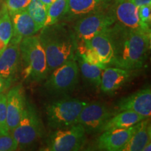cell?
Listing matches in <instances>:
<instances>
[{
    "instance_id": "29",
    "label": "cell",
    "mask_w": 151,
    "mask_h": 151,
    "mask_svg": "<svg viewBox=\"0 0 151 151\" xmlns=\"http://www.w3.org/2000/svg\"><path fill=\"white\" fill-rule=\"evenodd\" d=\"M12 79L5 78L0 76V94L4 93L7 90H9L12 84Z\"/></svg>"
},
{
    "instance_id": "13",
    "label": "cell",
    "mask_w": 151,
    "mask_h": 151,
    "mask_svg": "<svg viewBox=\"0 0 151 151\" xmlns=\"http://www.w3.org/2000/svg\"><path fill=\"white\" fill-rule=\"evenodd\" d=\"M6 96L7 124L11 132L20 122L25 107L26 100L21 85H17L11 88L6 94Z\"/></svg>"
},
{
    "instance_id": "7",
    "label": "cell",
    "mask_w": 151,
    "mask_h": 151,
    "mask_svg": "<svg viewBox=\"0 0 151 151\" xmlns=\"http://www.w3.org/2000/svg\"><path fill=\"white\" fill-rule=\"evenodd\" d=\"M86 132L78 123L69 127L56 129L47 141L43 150L77 151L84 146L86 141Z\"/></svg>"
},
{
    "instance_id": "24",
    "label": "cell",
    "mask_w": 151,
    "mask_h": 151,
    "mask_svg": "<svg viewBox=\"0 0 151 151\" xmlns=\"http://www.w3.org/2000/svg\"><path fill=\"white\" fill-rule=\"evenodd\" d=\"M47 8V6L40 0H31L26 8V11L40 30L43 27L46 21Z\"/></svg>"
},
{
    "instance_id": "32",
    "label": "cell",
    "mask_w": 151,
    "mask_h": 151,
    "mask_svg": "<svg viewBox=\"0 0 151 151\" xmlns=\"http://www.w3.org/2000/svg\"><path fill=\"white\" fill-rule=\"evenodd\" d=\"M40 1H42V2L48 7L49 5L51 4L52 3H53L55 1H56V0H40Z\"/></svg>"
},
{
    "instance_id": "26",
    "label": "cell",
    "mask_w": 151,
    "mask_h": 151,
    "mask_svg": "<svg viewBox=\"0 0 151 151\" xmlns=\"http://www.w3.org/2000/svg\"><path fill=\"white\" fill-rule=\"evenodd\" d=\"M18 148V142L11 132L5 135H0V151H14Z\"/></svg>"
},
{
    "instance_id": "25",
    "label": "cell",
    "mask_w": 151,
    "mask_h": 151,
    "mask_svg": "<svg viewBox=\"0 0 151 151\" xmlns=\"http://www.w3.org/2000/svg\"><path fill=\"white\" fill-rule=\"evenodd\" d=\"M10 133L7 124L6 96V94H0V135Z\"/></svg>"
},
{
    "instance_id": "16",
    "label": "cell",
    "mask_w": 151,
    "mask_h": 151,
    "mask_svg": "<svg viewBox=\"0 0 151 151\" xmlns=\"http://www.w3.org/2000/svg\"><path fill=\"white\" fill-rule=\"evenodd\" d=\"M131 71L122 68L106 67L101 74L100 89L105 94H111L120 89L131 77Z\"/></svg>"
},
{
    "instance_id": "18",
    "label": "cell",
    "mask_w": 151,
    "mask_h": 151,
    "mask_svg": "<svg viewBox=\"0 0 151 151\" xmlns=\"http://www.w3.org/2000/svg\"><path fill=\"white\" fill-rule=\"evenodd\" d=\"M150 119L146 118L135 124L130 139L122 151H142L146 143L150 141Z\"/></svg>"
},
{
    "instance_id": "12",
    "label": "cell",
    "mask_w": 151,
    "mask_h": 151,
    "mask_svg": "<svg viewBox=\"0 0 151 151\" xmlns=\"http://www.w3.org/2000/svg\"><path fill=\"white\" fill-rule=\"evenodd\" d=\"M20 41L12 37L0 53V76L14 81L20 66Z\"/></svg>"
},
{
    "instance_id": "19",
    "label": "cell",
    "mask_w": 151,
    "mask_h": 151,
    "mask_svg": "<svg viewBox=\"0 0 151 151\" xmlns=\"http://www.w3.org/2000/svg\"><path fill=\"white\" fill-rule=\"evenodd\" d=\"M108 30L98 34L90 40L80 41L86 42L97 52L105 65L111 66L113 60V48Z\"/></svg>"
},
{
    "instance_id": "2",
    "label": "cell",
    "mask_w": 151,
    "mask_h": 151,
    "mask_svg": "<svg viewBox=\"0 0 151 151\" xmlns=\"http://www.w3.org/2000/svg\"><path fill=\"white\" fill-rule=\"evenodd\" d=\"M39 37L46 56L48 75L71 60H76L77 40L73 30L65 24L43 27Z\"/></svg>"
},
{
    "instance_id": "15",
    "label": "cell",
    "mask_w": 151,
    "mask_h": 151,
    "mask_svg": "<svg viewBox=\"0 0 151 151\" xmlns=\"http://www.w3.org/2000/svg\"><path fill=\"white\" fill-rule=\"evenodd\" d=\"M110 3L111 0H67L65 16L68 18H81L97 11H106L110 6Z\"/></svg>"
},
{
    "instance_id": "21",
    "label": "cell",
    "mask_w": 151,
    "mask_h": 151,
    "mask_svg": "<svg viewBox=\"0 0 151 151\" xmlns=\"http://www.w3.org/2000/svg\"><path fill=\"white\" fill-rule=\"evenodd\" d=\"M76 60L78 61L77 64L83 78L91 86L95 88L100 87L101 74L104 69L97 66L88 63L78 56H76Z\"/></svg>"
},
{
    "instance_id": "28",
    "label": "cell",
    "mask_w": 151,
    "mask_h": 151,
    "mask_svg": "<svg viewBox=\"0 0 151 151\" xmlns=\"http://www.w3.org/2000/svg\"><path fill=\"white\" fill-rule=\"evenodd\" d=\"M139 16L143 25L150 28L151 21V6L144 5L139 7Z\"/></svg>"
},
{
    "instance_id": "11",
    "label": "cell",
    "mask_w": 151,
    "mask_h": 151,
    "mask_svg": "<svg viewBox=\"0 0 151 151\" xmlns=\"http://www.w3.org/2000/svg\"><path fill=\"white\" fill-rule=\"evenodd\" d=\"M116 108L119 112L130 111L150 118L151 115L150 88L141 89L118 101Z\"/></svg>"
},
{
    "instance_id": "14",
    "label": "cell",
    "mask_w": 151,
    "mask_h": 151,
    "mask_svg": "<svg viewBox=\"0 0 151 151\" xmlns=\"http://www.w3.org/2000/svg\"><path fill=\"white\" fill-rule=\"evenodd\" d=\"M134 127L135 124L128 128L104 131L97 139V148L101 150L122 151L131 137Z\"/></svg>"
},
{
    "instance_id": "9",
    "label": "cell",
    "mask_w": 151,
    "mask_h": 151,
    "mask_svg": "<svg viewBox=\"0 0 151 151\" xmlns=\"http://www.w3.org/2000/svg\"><path fill=\"white\" fill-rule=\"evenodd\" d=\"M113 116L110 109L104 104L88 103L81 111L76 123L83 127L86 133L101 132L107 121Z\"/></svg>"
},
{
    "instance_id": "30",
    "label": "cell",
    "mask_w": 151,
    "mask_h": 151,
    "mask_svg": "<svg viewBox=\"0 0 151 151\" xmlns=\"http://www.w3.org/2000/svg\"><path fill=\"white\" fill-rule=\"evenodd\" d=\"M130 1L137 7H140L144 5L151 6V0H130Z\"/></svg>"
},
{
    "instance_id": "1",
    "label": "cell",
    "mask_w": 151,
    "mask_h": 151,
    "mask_svg": "<svg viewBox=\"0 0 151 151\" xmlns=\"http://www.w3.org/2000/svg\"><path fill=\"white\" fill-rule=\"evenodd\" d=\"M108 32L113 48L111 66L130 71L142 67L150 47V35L127 29L117 23L113 24Z\"/></svg>"
},
{
    "instance_id": "5",
    "label": "cell",
    "mask_w": 151,
    "mask_h": 151,
    "mask_svg": "<svg viewBox=\"0 0 151 151\" xmlns=\"http://www.w3.org/2000/svg\"><path fill=\"white\" fill-rule=\"evenodd\" d=\"M11 134L21 148L32 146L42 137L43 124L32 104L26 102L20 122Z\"/></svg>"
},
{
    "instance_id": "22",
    "label": "cell",
    "mask_w": 151,
    "mask_h": 151,
    "mask_svg": "<svg viewBox=\"0 0 151 151\" xmlns=\"http://www.w3.org/2000/svg\"><path fill=\"white\" fill-rule=\"evenodd\" d=\"M13 36V25L10 15L4 4L0 8V53L6 47Z\"/></svg>"
},
{
    "instance_id": "4",
    "label": "cell",
    "mask_w": 151,
    "mask_h": 151,
    "mask_svg": "<svg viewBox=\"0 0 151 151\" xmlns=\"http://www.w3.org/2000/svg\"><path fill=\"white\" fill-rule=\"evenodd\" d=\"M88 102L75 98H63L47 104V123L52 129H60L76 124L81 111Z\"/></svg>"
},
{
    "instance_id": "23",
    "label": "cell",
    "mask_w": 151,
    "mask_h": 151,
    "mask_svg": "<svg viewBox=\"0 0 151 151\" xmlns=\"http://www.w3.org/2000/svg\"><path fill=\"white\" fill-rule=\"evenodd\" d=\"M67 8V0H56L47 8V16L43 27L58 23L63 18Z\"/></svg>"
},
{
    "instance_id": "27",
    "label": "cell",
    "mask_w": 151,
    "mask_h": 151,
    "mask_svg": "<svg viewBox=\"0 0 151 151\" xmlns=\"http://www.w3.org/2000/svg\"><path fill=\"white\" fill-rule=\"evenodd\" d=\"M30 1L31 0H4L3 4L9 13H14L26 9Z\"/></svg>"
},
{
    "instance_id": "17",
    "label": "cell",
    "mask_w": 151,
    "mask_h": 151,
    "mask_svg": "<svg viewBox=\"0 0 151 151\" xmlns=\"http://www.w3.org/2000/svg\"><path fill=\"white\" fill-rule=\"evenodd\" d=\"M13 25V38L21 41L23 38L31 37L40 31L26 9L9 13Z\"/></svg>"
},
{
    "instance_id": "8",
    "label": "cell",
    "mask_w": 151,
    "mask_h": 151,
    "mask_svg": "<svg viewBox=\"0 0 151 151\" xmlns=\"http://www.w3.org/2000/svg\"><path fill=\"white\" fill-rule=\"evenodd\" d=\"M114 23V18L109 11H97L79 18L73 26V32L77 41H88L108 30Z\"/></svg>"
},
{
    "instance_id": "20",
    "label": "cell",
    "mask_w": 151,
    "mask_h": 151,
    "mask_svg": "<svg viewBox=\"0 0 151 151\" xmlns=\"http://www.w3.org/2000/svg\"><path fill=\"white\" fill-rule=\"evenodd\" d=\"M146 118H147L133 111H120L118 114L112 116L107 121L103 128L102 132L112 129H122V128L130 127Z\"/></svg>"
},
{
    "instance_id": "10",
    "label": "cell",
    "mask_w": 151,
    "mask_h": 151,
    "mask_svg": "<svg viewBox=\"0 0 151 151\" xmlns=\"http://www.w3.org/2000/svg\"><path fill=\"white\" fill-rule=\"evenodd\" d=\"M109 12L117 23L127 29L144 32L150 35V29L141 23L139 16V7L130 0H115Z\"/></svg>"
},
{
    "instance_id": "6",
    "label": "cell",
    "mask_w": 151,
    "mask_h": 151,
    "mask_svg": "<svg viewBox=\"0 0 151 151\" xmlns=\"http://www.w3.org/2000/svg\"><path fill=\"white\" fill-rule=\"evenodd\" d=\"M79 72L76 60H69L50 73L46 78L44 88L49 93L52 94L70 92L78 84Z\"/></svg>"
},
{
    "instance_id": "31",
    "label": "cell",
    "mask_w": 151,
    "mask_h": 151,
    "mask_svg": "<svg viewBox=\"0 0 151 151\" xmlns=\"http://www.w3.org/2000/svg\"><path fill=\"white\" fill-rule=\"evenodd\" d=\"M151 150V142L149 141L148 143H146L145 145V146L143 147L142 151H150Z\"/></svg>"
},
{
    "instance_id": "33",
    "label": "cell",
    "mask_w": 151,
    "mask_h": 151,
    "mask_svg": "<svg viewBox=\"0 0 151 151\" xmlns=\"http://www.w3.org/2000/svg\"><path fill=\"white\" fill-rule=\"evenodd\" d=\"M0 8H1V0H0Z\"/></svg>"
},
{
    "instance_id": "3",
    "label": "cell",
    "mask_w": 151,
    "mask_h": 151,
    "mask_svg": "<svg viewBox=\"0 0 151 151\" xmlns=\"http://www.w3.org/2000/svg\"><path fill=\"white\" fill-rule=\"evenodd\" d=\"M20 52L24 77L35 82L46 80L48 76L46 56L39 37L23 38L20 43Z\"/></svg>"
}]
</instances>
